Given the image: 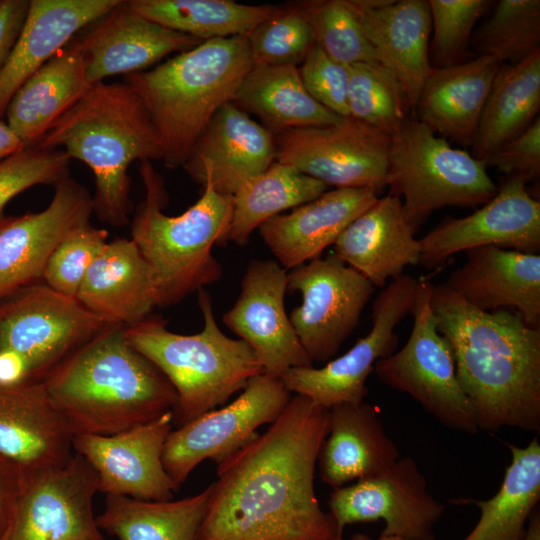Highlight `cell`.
<instances>
[{
  "mask_svg": "<svg viewBox=\"0 0 540 540\" xmlns=\"http://www.w3.org/2000/svg\"><path fill=\"white\" fill-rule=\"evenodd\" d=\"M97 492L95 471L76 452L25 476L7 540H105L93 512Z\"/></svg>",
  "mask_w": 540,
  "mask_h": 540,
  "instance_id": "2e32d148",
  "label": "cell"
},
{
  "mask_svg": "<svg viewBox=\"0 0 540 540\" xmlns=\"http://www.w3.org/2000/svg\"><path fill=\"white\" fill-rule=\"evenodd\" d=\"M108 322L42 281L0 301V384L43 383Z\"/></svg>",
  "mask_w": 540,
  "mask_h": 540,
  "instance_id": "ba28073f",
  "label": "cell"
},
{
  "mask_svg": "<svg viewBox=\"0 0 540 540\" xmlns=\"http://www.w3.org/2000/svg\"><path fill=\"white\" fill-rule=\"evenodd\" d=\"M125 328L108 323L43 382L73 436L120 433L176 407L175 389Z\"/></svg>",
  "mask_w": 540,
  "mask_h": 540,
  "instance_id": "3957f363",
  "label": "cell"
},
{
  "mask_svg": "<svg viewBox=\"0 0 540 540\" xmlns=\"http://www.w3.org/2000/svg\"><path fill=\"white\" fill-rule=\"evenodd\" d=\"M287 291H298L300 306L289 318L314 362L329 361L356 328L374 286L335 253L287 272Z\"/></svg>",
  "mask_w": 540,
  "mask_h": 540,
  "instance_id": "7c38bea8",
  "label": "cell"
},
{
  "mask_svg": "<svg viewBox=\"0 0 540 540\" xmlns=\"http://www.w3.org/2000/svg\"><path fill=\"white\" fill-rule=\"evenodd\" d=\"M72 439L43 383L0 384V454L25 476L66 464Z\"/></svg>",
  "mask_w": 540,
  "mask_h": 540,
  "instance_id": "603a6c76",
  "label": "cell"
},
{
  "mask_svg": "<svg viewBox=\"0 0 540 540\" xmlns=\"http://www.w3.org/2000/svg\"><path fill=\"white\" fill-rule=\"evenodd\" d=\"M210 487L179 500L146 501L107 495L96 517L101 531L118 540H196Z\"/></svg>",
  "mask_w": 540,
  "mask_h": 540,
  "instance_id": "d590c367",
  "label": "cell"
},
{
  "mask_svg": "<svg viewBox=\"0 0 540 540\" xmlns=\"http://www.w3.org/2000/svg\"><path fill=\"white\" fill-rule=\"evenodd\" d=\"M329 410L328 433L317 464L322 481L333 489L374 477L400 457L384 430L377 406L364 401Z\"/></svg>",
  "mask_w": 540,
  "mask_h": 540,
  "instance_id": "f546056e",
  "label": "cell"
},
{
  "mask_svg": "<svg viewBox=\"0 0 540 540\" xmlns=\"http://www.w3.org/2000/svg\"><path fill=\"white\" fill-rule=\"evenodd\" d=\"M77 41L91 85L113 75L145 71L167 55L203 42L145 18L123 0Z\"/></svg>",
  "mask_w": 540,
  "mask_h": 540,
  "instance_id": "7402d4cb",
  "label": "cell"
},
{
  "mask_svg": "<svg viewBox=\"0 0 540 540\" xmlns=\"http://www.w3.org/2000/svg\"><path fill=\"white\" fill-rule=\"evenodd\" d=\"M328 505L342 533L349 524L382 520L381 535L406 540H437L434 528L445 510L411 457L399 458L374 477L333 489Z\"/></svg>",
  "mask_w": 540,
  "mask_h": 540,
  "instance_id": "9a60e30c",
  "label": "cell"
},
{
  "mask_svg": "<svg viewBox=\"0 0 540 540\" xmlns=\"http://www.w3.org/2000/svg\"><path fill=\"white\" fill-rule=\"evenodd\" d=\"M139 172L145 198L134 213L131 239L152 269L159 307H167L222 277L212 249L228 242L232 196L204 186L196 203L168 216L162 211L168 199L163 177L150 161L141 162Z\"/></svg>",
  "mask_w": 540,
  "mask_h": 540,
  "instance_id": "8992f818",
  "label": "cell"
},
{
  "mask_svg": "<svg viewBox=\"0 0 540 540\" xmlns=\"http://www.w3.org/2000/svg\"><path fill=\"white\" fill-rule=\"evenodd\" d=\"M416 232L402 199L387 194L348 225L334 243V253L374 287L384 288L388 279L420 262Z\"/></svg>",
  "mask_w": 540,
  "mask_h": 540,
  "instance_id": "4316f807",
  "label": "cell"
},
{
  "mask_svg": "<svg viewBox=\"0 0 540 540\" xmlns=\"http://www.w3.org/2000/svg\"><path fill=\"white\" fill-rule=\"evenodd\" d=\"M349 540H374L369 535L364 533H356ZM375 540H406L396 536H384L381 535Z\"/></svg>",
  "mask_w": 540,
  "mask_h": 540,
  "instance_id": "f5cc1de1",
  "label": "cell"
},
{
  "mask_svg": "<svg viewBox=\"0 0 540 540\" xmlns=\"http://www.w3.org/2000/svg\"><path fill=\"white\" fill-rule=\"evenodd\" d=\"M24 480L23 470L0 454V540H7Z\"/></svg>",
  "mask_w": 540,
  "mask_h": 540,
  "instance_id": "c3c4849f",
  "label": "cell"
},
{
  "mask_svg": "<svg viewBox=\"0 0 540 540\" xmlns=\"http://www.w3.org/2000/svg\"><path fill=\"white\" fill-rule=\"evenodd\" d=\"M491 3L487 0L428 1L433 28L432 48L441 67L458 64L467 52L476 22Z\"/></svg>",
  "mask_w": 540,
  "mask_h": 540,
  "instance_id": "ee69618b",
  "label": "cell"
},
{
  "mask_svg": "<svg viewBox=\"0 0 540 540\" xmlns=\"http://www.w3.org/2000/svg\"><path fill=\"white\" fill-rule=\"evenodd\" d=\"M327 188L295 167L275 161L241 184L232 195L228 242L247 245L253 231L265 221L319 197Z\"/></svg>",
  "mask_w": 540,
  "mask_h": 540,
  "instance_id": "8d00e7d4",
  "label": "cell"
},
{
  "mask_svg": "<svg viewBox=\"0 0 540 540\" xmlns=\"http://www.w3.org/2000/svg\"><path fill=\"white\" fill-rule=\"evenodd\" d=\"M486 167H494L507 177L526 182L540 174V118L519 136L505 143L484 159Z\"/></svg>",
  "mask_w": 540,
  "mask_h": 540,
  "instance_id": "7dc6e473",
  "label": "cell"
},
{
  "mask_svg": "<svg viewBox=\"0 0 540 540\" xmlns=\"http://www.w3.org/2000/svg\"><path fill=\"white\" fill-rule=\"evenodd\" d=\"M416 285L417 279L407 274L392 280L373 302L370 332L321 368L290 369L281 377L285 387L327 409L363 402L369 392L366 380L376 362L398 348L395 328L411 313Z\"/></svg>",
  "mask_w": 540,
  "mask_h": 540,
  "instance_id": "4fadbf2b",
  "label": "cell"
},
{
  "mask_svg": "<svg viewBox=\"0 0 540 540\" xmlns=\"http://www.w3.org/2000/svg\"><path fill=\"white\" fill-rule=\"evenodd\" d=\"M232 102L257 116L274 135L335 124L343 117L323 107L306 91L297 66H253Z\"/></svg>",
  "mask_w": 540,
  "mask_h": 540,
  "instance_id": "d6a6232c",
  "label": "cell"
},
{
  "mask_svg": "<svg viewBox=\"0 0 540 540\" xmlns=\"http://www.w3.org/2000/svg\"><path fill=\"white\" fill-rule=\"evenodd\" d=\"M291 397L281 379L264 373L252 377L230 404L170 432L162 454L166 472L181 486L202 461L219 464L251 442L260 426L273 423Z\"/></svg>",
  "mask_w": 540,
  "mask_h": 540,
  "instance_id": "8fae6325",
  "label": "cell"
},
{
  "mask_svg": "<svg viewBox=\"0 0 540 540\" xmlns=\"http://www.w3.org/2000/svg\"><path fill=\"white\" fill-rule=\"evenodd\" d=\"M29 0H0V71L20 34Z\"/></svg>",
  "mask_w": 540,
  "mask_h": 540,
  "instance_id": "681fc988",
  "label": "cell"
},
{
  "mask_svg": "<svg viewBox=\"0 0 540 540\" xmlns=\"http://www.w3.org/2000/svg\"><path fill=\"white\" fill-rule=\"evenodd\" d=\"M69 156L61 149L25 148L0 161V215L8 202L36 185H55L69 176Z\"/></svg>",
  "mask_w": 540,
  "mask_h": 540,
  "instance_id": "f6af8a7d",
  "label": "cell"
},
{
  "mask_svg": "<svg viewBox=\"0 0 540 540\" xmlns=\"http://www.w3.org/2000/svg\"><path fill=\"white\" fill-rule=\"evenodd\" d=\"M37 147L61 149L92 170L93 213L115 227L127 224L132 211L129 165L163 158L157 129L139 96L124 81L92 85Z\"/></svg>",
  "mask_w": 540,
  "mask_h": 540,
  "instance_id": "277c9868",
  "label": "cell"
},
{
  "mask_svg": "<svg viewBox=\"0 0 540 540\" xmlns=\"http://www.w3.org/2000/svg\"><path fill=\"white\" fill-rule=\"evenodd\" d=\"M433 287L426 279L417 280L410 336L401 349L378 360L373 371L383 384L408 394L442 425L476 434L479 429L457 379L452 348L436 326Z\"/></svg>",
  "mask_w": 540,
  "mask_h": 540,
  "instance_id": "30bf717a",
  "label": "cell"
},
{
  "mask_svg": "<svg viewBox=\"0 0 540 540\" xmlns=\"http://www.w3.org/2000/svg\"><path fill=\"white\" fill-rule=\"evenodd\" d=\"M276 157L275 135L233 102L224 104L197 139L183 168L195 182L232 196Z\"/></svg>",
  "mask_w": 540,
  "mask_h": 540,
  "instance_id": "44dd1931",
  "label": "cell"
},
{
  "mask_svg": "<svg viewBox=\"0 0 540 540\" xmlns=\"http://www.w3.org/2000/svg\"><path fill=\"white\" fill-rule=\"evenodd\" d=\"M294 4L308 21L315 43L329 57L346 66L379 63L352 0H307Z\"/></svg>",
  "mask_w": 540,
  "mask_h": 540,
  "instance_id": "ab89813d",
  "label": "cell"
},
{
  "mask_svg": "<svg viewBox=\"0 0 540 540\" xmlns=\"http://www.w3.org/2000/svg\"><path fill=\"white\" fill-rule=\"evenodd\" d=\"M349 116L385 134H395L409 107L392 74L376 62L348 66Z\"/></svg>",
  "mask_w": 540,
  "mask_h": 540,
  "instance_id": "60d3db41",
  "label": "cell"
},
{
  "mask_svg": "<svg viewBox=\"0 0 540 540\" xmlns=\"http://www.w3.org/2000/svg\"><path fill=\"white\" fill-rule=\"evenodd\" d=\"M471 43L479 56L516 64L540 50V1L500 0Z\"/></svg>",
  "mask_w": 540,
  "mask_h": 540,
  "instance_id": "f35d334b",
  "label": "cell"
},
{
  "mask_svg": "<svg viewBox=\"0 0 540 540\" xmlns=\"http://www.w3.org/2000/svg\"><path fill=\"white\" fill-rule=\"evenodd\" d=\"M501 63L488 56L434 68L417 104V120L464 146H473L479 120Z\"/></svg>",
  "mask_w": 540,
  "mask_h": 540,
  "instance_id": "4dcf8cb0",
  "label": "cell"
},
{
  "mask_svg": "<svg viewBox=\"0 0 540 540\" xmlns=\"http://www.w3.org/2000/svg\"><path fill=\"white\" fill-rule=\"evenodd\" d=\"M252 67L246 36H234L203 41L124 77L158 131L167 168L184 166L214 114L232 102Z\"/></svg>",
  "mask_w": 540,
  "mask_h": 540,
  "instance_id": "5b68a950",
  "label": "cell"
},
{
  "mask_svg": "<svg viewBox=\"0 0 540 540\" xmlns=\"http://www.w3.org/2000/svg\"><path fill=\"white\" fill-rule=\"evenodd\" d=\"M121 0H29L28 12L12 51L0 71V117L22 84L83 28L95 23Z\"/></svg>",
  "mask_w": 540,
  "mask_h": 540,
  "instance_id": "f1b7e54d",
  "label": "cell"
},
{
  "mask_svg": "<svg viewBox=\"0 0 540 540\" xmlns=\"http://www.w3.org/2000/svg\"><path fill=\"white\" fill-rule=\"evenodd\" d=\"M391 136L351 116L327 126L275 135V161L289 164L327 186H386Z\"/></svg>",
  "mask_w": 540,
  "mask_h": 540,
  "instance_id": "5bb4252c",
  "label": "cell"
},
{
  "mask_svg": "<svg viewBox=\"0 0 540 540\" xmlns=\"http://www.w3.org/2000/svg\"><path fill=\"white\" fill-rule=\"evenodd\" d=\"M379 63L399 84L409 108H415L432 69L428 41L431 16L425 0H352Z\"/></svg>",
  "mask_w": 540,
  "mask_h": 540,
  "instance_id": "cb8c5ba5",
  "label": "cell"
},
{
  "mask_svg": "<svg viewBox=\"0 0 540 540\" xmlns=\"http://www.w3.org/2000/svg\"><path fill=\"white\" fill-rule=\"evenodd\" d=\"M54 188L51 202L42 211L0 219V301L41 282L61 240L90 222L92 196L84 186L67 176Z\"/></svg>",
  "mask_w": 540,
  "mask_h": 540,
  "instance_id": "ffe728a7",
  "label": "cell"
},
{
  "mask_svg": "<svg viewBox=\"0 0 540 540\" xmlns=\"http://www.w3.org/2000/svg\"><path fill=\"white\" fill-rule=\"evenodd\" d=\"M174 411L112 435L78 434L73 450L93 468L98 491L146 501L172 500L180 486L166 472L162 454Z\"/></svg>",
  "mask_w": 540,
  "mask_h": 540,
  "instance_id": "ac0fdd59",
  "label": "cell"
},
{
  "mask_svg": "<svg viewBox=\"0 0 540 540\" xmlns=\"http://www.w3.org/2000/svg\"><path fill=\"white\" fill-rule=\"evenodd\" d=\"M540 108V50L516 64H501L484 105L475 157L484 160L523 133Z\"/></svg>",
  "mask_w": 540,
  "mask_h": 540,
  "instance_id": "836d02e7",
  "label": "cell"
},
{
  "mask_svg": "<svg viewBox=\"0 0 540 540\" xmlns=\"http://www.w3.org/2000/svg\"><path fill=\"white\" fill-rule=\"evenodd\" d=\"M76 299L106 322L125 327L147 319L159 307L152 269L131 238H117L101 248Z\"/></svg>",
  "mask_w": 540,
  "mask_h": 540,
  "instance_id": "83f0119b",
  "label": "cell"
},
{
  "mask_svg": "<svg viewBox=\"0 0 540 540\" xmlns=\"http://www.w3.org/2000/svg\"><path fill=\"white\" fill-rule=\"evenodd\" d=\"M525 540H540V512L538 508L532 512L528 520Z\"/></svg>",
  "mask_w": 540,
  "mask_h": 540,
  "instance_id": "816d5d0a",
  "label": "cell"
},
{
  "mask_svg": "<svg viewBox=\"0 0 540 540\" xmlns=\"http://www.w3.org/2000/svg\"><path fill=\"white\" fill-rule=\"evenodd\" d=\"M329 410L291 397L268 429L220 462L196 540H343L314 476Z\"/></svg>",
  "mask_w": 540,
  "mask_h": 540,
  "instance_id": "6da1fadb",
  "label": "cell"
},
{
  "mask_svg": "<svg viewBox=\"0 0 540 540\" xmlns=\"http://www.w3.org/2000/svg\"><path fill=\"white\" fill-rule=\"evenodd\" d=\"M511 462L500 488L488 500H470L480 511L473 529L461 540H525L528 520L540 500V443H506Z\"/></svg>",
  "mask_w": 540,
  "mask_h": 540,
  "instance_id": "e575fe53",
  "label": "cell"
},
{
  "mask_svg": "<svg viewBox=\"0 0 540 540\" xmlns=\"http://www.w3.org/2000/svg\"><path fill=\"white\" fill-rule=\"evenodd\" d=\"M466 262L444 283L468 304L485 312L514 309L540 327V255L496 246L470 249Z\"/></svg>",
  "mask_w": 540,
  "mask_h": 540,
  "instance_id": "d4e9b609",
  "label": "cell"
},
{
  "mask_svg": "<svg viewBox=\"0 0 540 540\" xmlns=\"http://www.w3.org/2000/svg\"><path fill=\"white\" fill-rule=\"evenodd\" d=\"M91 86L73 39L15 92L5 111L7 124L26 148L35 147Z\"/></svg>",
  "mask_w": 540,
  "mask_h": 540,
  "instance_id": "1f68e13d",
  "label": "cell"
},
{
  "mask_svg": "<svg viewBox=\"0 0 540 540\" xmlns=\"http://www.w3.org/2000/svg\"><path fill=\"white\" fill-rule=\"evenodd\" d=\"M25 148L22 141L8 126L7 122H4L0 118V161Z\"/></svg>",
  "mask_w": 540,
  "mask_h": 540,
  "instance_id": "f907efd6",
  "label": "cell"
},
{
  "mask_svg": "<svg viewBox=\"0 0 540 540\" xmlns=\"http://www.w3.org/2000/svg\"><path fill=\"white\" fill-rule=\"evenodd\" d=\"M376 189L335 188L278 214L259 226V234L287 271L321 257L360 214L379 197Z\"/></svg>",
  "mask_w": 540,
  "mask_h": 540,
  "instance_id": "484cf974",
  "label": "cell"
},
{
  "mask_svg": "<svg viewBox=\"0 0 540 540\" xmlns=\"http://www.w3.org/2000/svg\"><path fill=\"white\" fill-rule=\"evenodd\" d=\"M436 326L449 342L479 431L540 430V327L508 309L485 312L434 285Z\"/></svg>",
  "mask_w": 540,
  "mask_h": 540,
  "instance_id": "7a4b0ae2",
  "label": "cell"
},
{
  "mask_svg": "<svg viewBox=\"0 0 540 540\" xmlns=\"http://www.w3.org/2000/svg\"><path fill=\"white\" fill-rule=\"evenodd\" d=\"M386 186L388 194L403 197L406 216L416 231L440 208L484 205L498 191L484 160L452 147L409 118L391 136Z\"/></svg>",
  "mask_w": 540,
  "mask_h": 540,
  "instance_id": "9c48e42d",
  "label": "cell"
},
{
  "mask_svg": "<svg viewBox=\"0 0 540 540\" xmlns=\"http://www.w3.org/2000/svg\"><path fill=\"white\" fill-rule=\"evenodd\" d=\"M203 316L199 333L170 331L156 317L125 328L128 342L148 358L168 379L177 394L174 420L182 426L227 402L249 380L263 373L251 347L232 339L219 328L210 294L198 292Z\"/></svg>",
  "mask_w": 540,
  "mask_h": 540,
  "instance_id": "52a82bcc",
  "label": "cell"
},
{
  "mask_svg": "<svg viewBox=\"0 0 540 540\" xmlns=\"http://www.w3.org/2000/svg\"><path fill=\"white\" fill-rule=\"evenodd\" d=\"M287 271L274 260L253 259L240 294L223 322L254 351L263 373L281 377L292 368L312 367L286 313Z\"/></svg>",
  "mask_w": 540,
  "mask_h": 540,
  "instance_id": "d6986e66",
  "label": "cell"
},
{
  "mask_svg": "<svg viewBox=\"0 0 540 540\" xmlns=\"http://www.w3.org/2000/svg\"><path fill=\"white\" fill-rule=\"evenodd\" d=\"M299 69L306 91L323 107L340 117H348V66L329 57L317 44Z\"/></svg>",
  "mask_w": 540,
  "mask_h": 540,
  "instance_id": "bcb514c9",
  "label": "cell"
},
{
  "mask_svg": "<svg viewBox=\"0 0 540 540\" xmlns=\"http://www.w3.org/2000/svg\"><path fill=\"white\" fill-rule=\"evenodd\" d=\"M108 231L88 223L72 229L57 245L46 264L42 282L52 290L76 298L93 260L107 243Z\"/></svg>",
  "mask_w": 540,
  "mask_h": 540,
  "instance_id": "7bdbcfd3",
  "label": "cell"
},
{
  "mask_svg": "<svg viewBox=\"0 0 540 540\" xmlns=\"http://www.w3.org/2000/svg\"><path fill=\"white\" fill-rule=\"evenodd\" d=\"M127 3L145 18L203 41L247 36L283 7L232 0H129Z\"/></svg>",
  "mask_w": 540,
  "mask_h": 540,
  "instance_id": "74e56055",
  "label": "cell"
},
{
  "mask_svg": "<svg viewBox=\"0 0 540 540\" xmlns=\"http://www.w3.org/2000/svg\"><path fill=\"white\" fill-rule=\"evenodd\" d=\"M246 38L253 66H297L316 45L308 21L294 3L258 24Z\"/></svg>",
  "mask_w": 540,
  "mask_h": 540,
  "instance_id": "b9f144b4",
  "label": "cell"
},
{
  "mask_svg": "<svg viewBox=\"0 0 540 540\" xmlns=\"http://www.w3.org/2000/svg\"><path fill=\"white\" fill-rule=\"evenodd\" d=\"M527 182L507 177L496 195L471 215L446 217L418 239L420 264L441 267L460 252L496 246L536 254L540 250V202Z\"/></svg>",
  "mask_w": 540,
  "mask_h": 540,
  "instance_id": "e0dca14e",
  "label": "cell"
}]
</instances>
